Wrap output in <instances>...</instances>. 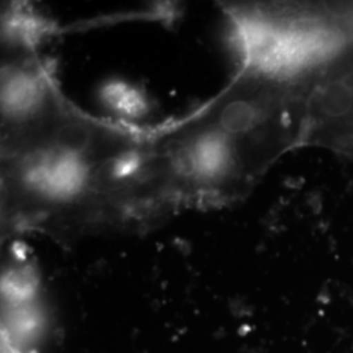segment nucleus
Instances as JSON below:
<instances>
[{
  "label": "nucleus",
  "instance_id": "f257e3e1",
  "mask_svg": "<svg viewBox=\"0 0 353 353\" xmlns=\"http://www.w3.org/2000/svg\"><path fill=\"white\" fill-rule=\"evenodd\" d=\"M312 75L245 61L199 112L150 134L152 176L165 208L246 195L283 153L303 143Z\"/></svg>",
  "mask_w": 353,
  "mask_h": 353
},
{
  "label": "nucleus",
  "instance_id": "f03ea898",
  "mask_svg": "<svg viewBox=\"0 0 353 353\" xmlns=\"http://www.w3.org/2000/svg\"><path fill=\"white\" fill-rule=\"evenodd\" d=\"M143 138L68 102L36 131L1 143L3 225L50 234L119 225L125 159Z\"/></svg>",
  "mask_w": 353,
  "mask_h": 353
},
{
  "label": "nucleus",
  "instance_id": "7ed1b4c3",
  "mask_svg": "<svg viewBox=\"0 0 353 353\" xmlns=\"http://www.w3.org/2000/svg\"><path fill=\"white\" fill-rule=\"evenodd\" d=\"M303 143L353 159V48L338 50L313 71Z\"/></svg>",
  "mask_w": 353,
  "mask_h": 353
}]
</instances>
